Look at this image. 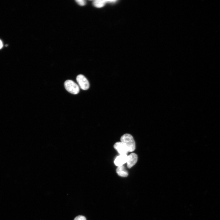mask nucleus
<instances>
[{
    "mask_svg": "<svg viewBox=\"0 0 220 220\" xmlns=\"http://www.w3.org/2000/svg\"><path fill=\"white\" fill-rule=\"evenodd\" d=\"M64 86L66 90L71 94H76L79 92V86L72 80H66L64 82Z\"/></svg>",
    "mask_w": 220,
    "mask_h": 220,
    "instance_id": "f03ea898",
    "label": "nucleus"
},
{
    "mask_svg": "<svg viewBox=\"0 0 220 220\" xmlns=\"http://www.w3.org/2000/svg\"><path fill=\"white\" fill-rule=\"evenodd\" d=\"M121 142L127 146L129 152L134 151L136 148L135 143L133 136L130 134H123L120 138Z\"/></svg>",
    "mask_w": 220,
    "mask_h": 220,
    "instance_id": "f257e3e1",
    "label": "nucleus"
},
{
    "mask_svg": "<svg viewBox=\"0 0 220 220\" xmlns=\"http://www.w3.org/2000/svg\"><path fill=\"white\" fill-rule=\"evenodd\" d=\"M114 147L120 154H127L129 152L126 145L121 141L116 143Z\"/></svg>",
    "mask_w": 220,
    "mask_h": 220,
    "instance_id": "20e7f679",
    "label": "nucleus"
},
{
    "mask_svg": "<svg viewBox=\"0 0 220 220\" xmlns=\"http://www.w3.org/2000/svg\"><path fill=\"white\" fill-rule=\"evenodd\" d=\"M138 160L137 155L134 153L130 154L128 156L127 165L128 168H130L134 166Z\"/></svg>",
    "mask_w": 220,
    "mask_h": 220,
    "instance_id": "39448f33",
    "label": "nucleus"
},
{
    "mask_svg": "<svg viewBox=\"0 0 220 220\" xmlns=\"http://www.w3.org/2000/svg\"><path fill=\"white\" fill-rule=\"evenodd\" d=\"M108 3V0H96L93 2V5L97 8H101L103 7Z\"/></svg>",
    "mask_w": 220,
    "mask_h": 220,
    "instance_id": "6e6552de",
    "label": "nucleus"
},
{
    "mask_svg": "<svg viewBox=\"0 0 220 220\" xmlns=\"http://www.w3.org/2000/svg\"><path fill=\"white\" fill-rule=\"evenodd\" d=\"M128 156L127 154H120L115 158V164L118 167L123 165L127 162Z\"/></svg>",
    "mask_w": 220,
    "mask_h": 220,
    "instance_id": "423d86ee",
    "label": "nucleus"
},
{
    "mask_svg": "<svg viewBox=\"0 0 220 220\" xmlns=\"http://www.w3.org/2000/svg\"><path fill=\"white\" fill-rule=\"evenodd\" d=\"M116 172L117 174L121 177H126L128 175V172L123 165L118 167Z\"/></svg>",
    "mask_w": 220,
    "mask_h": 220,
    "instance_id": "0eeeda50",
    "label": "nucleus"
},
{
    "mask_svg": "<svg viewBox=\"0 0 220 220\" xmlns=\"http://www.w3.org/2000/svg\"><path fill=\"white\" fill-rule=\"evenodd\" d=\"M3 46V44L2 41L0 40V49H1Z\"/></svg>",
    "mask_w": 220,
    "mask_h": 220,
    "instance_id": "9b49d317",
    "label": "nucleus"
},
{
    "mask_svg": "<svg viewBox=\"0 0 220 220\" xmlns=\"http://www.w3.org/2000/svg\"><path fill=\"white\" fill-rule=\"evenodd\" d=\"M76 2L79 5L81 6H84L86 4V1L84 0H76Z\"/></svg>",
    "mask_w": 220,
    "mask_h": 220,
    "instance_id": "1a4fd4ad",
    "label": "nucleus"
},
{
    "mask_svg": "<svg viewBox=\"0 0 220 220\" xmlns=\"http://www.w3.org/2000/svg\"><path fill=\"white\" fill-rule=\"evenodd\" d=\"M74 220H86V218L82 215H79L76 217Z\"/></svg>",
    "mask_w": 220,
    "mask_h": 220,
    "instance_id": "9d476101",
    "label": "nucleus"
},
{
    "mask_svg": "<svg viewBox=\"0 0 220 220\" xmlns=\"http://www.w3.org/2000/svg\"><path fill=\"white\" fill-rule=\"evenodd\" d=\"M76 79L79 86L83 90H88L90 87V84L87 79L83 75H78Z\"/></svg>",
    "mask_w": 220,
    "mask_h": 220,
    "instance_id": "7ed1b4c3",
    "label": "nucleus"
}]
</instances>
